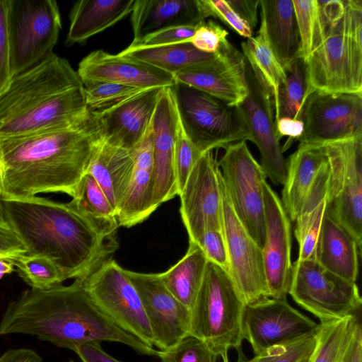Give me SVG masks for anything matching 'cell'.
Returning a JSON list of instances; mask_svg holds the SVG:
<instances>
[{"label":"cell","instance_id":"cell-1","mask_svg":"<svg viewBox=\"0 0 362 362\" xmlns=\"http://www.w3.org/2000/svg\"><path fill=\"white\" fill-rule=\"evenodd\" d=\"M102 139L98 117L90 112L67 127L0 138L1 199L63 192L71 197Z\"/></svg>","mask_w":362,"mask_h":362},{"label":"cell","instance_id":"cell-2","mask_svg":"<svg viewBox=\"0 0 362 362\" xmlns=\"http://www.w3.org/2000/svg\"><path fill=\"white\" fill-rule=\"evenodd\" d=\"M6 219L26 248L57 267L63 281L83 280L111 259L117 230L90 220L69 203L30 197L2 199Z\"/></svg>","mask_w":362,"mask_h":362},{"label":"cell","instance_id":"cell-3","mask_svg":"<svg viewBox=\"0 0 362 362\" xmlns=\"http://www.w3.org/2000/svg\"><path fill=\"white\" fill-rule=\"evenodd\" d=\"M33 335L73 351L90 341H112L145 356L157 350L119 328L93 303L79 279L69 286L30 288L8 304L0 320V335Z\"/></svg>","mask_w":362,"mask_h":362},{"label":"cell","instance_id":"cell-4","mask_svg":"<svg viewBox=\"0 0 362 362\" xmlns=\"http://www.w3.org/2000/svg\"><path fill=\"white\" fill-rule=\"evenodd\" d=\"M89 114L77 71L52 53L13 76L0 94V138L71 127Z\"/></svg>","mask_w":362,"mask_h":362},{"label":"cell","instance_id":"cell-5","mask_svg":"<svg viewBox=\"0 0 362 362\" xmlns=\"http://www.w3.org/2000/svg\"><path fill=\"white\" fill-rule=\"evenodd\" d=\"M304 62V102L315 91L362 94L361 0H345L343 17Z\"/></svg>","mask_w":362,"mask_h":362},{"label":"cell","instance_id":"cell-6","mask_svg":"<svg viewBox=\"0 0 362 362\" xmlns=\"http://www.w3.org/2000/svg\"><path fill=\"white\" fill-rule=\"evenodd\" d=\"M245 307L229 273L208 260L191 310L189 335L203 341L222 362H230L229 350L242 349Z\"/></svg>","mask_w":362,"mask_h":362},{"label":"cell","instance_id":"cell-7","mask_svg":"<svg viewBox=\"0 0 362 362\" xmlns=\"http://www.w3.org/2000/svg\"><path fill=\"white\" fill-rule=\"evenodd\" d=\"M171 88L185 131L202 153L250 141V132L238 107L184 84Z\"/></svg>","mask_w":362,"mask_h":362},{"label":"cell","instance_id":"cell-8","mask_svg":"<svg viewBox=\"0 0 362 362\" xmlns=\"http://www.w3.org/2000/svg\"><path fill=\"white\" fill-rule=\"evenodd\" d=\"M7 26L13 77L53 53L62 29L57 3L8 0Z\"/></svg>","mask_w":362,"mask_h":362},{"label":"cell","instance_id":"cell-9","mask_svg":"<svg viewBox=\"0 0 362 362\" xmlns=\"http://www.w3.org/2000/svg\"><path fill=\"white\" fill-rule=\"evenodd\" d=\"M323 145L329 170L326 211L361 248L362 135Z\"/></svg>","mask_w":362,"mask_h":362},{"label":"cell","instance_id":"cell-10","mask_svg":"<svg viewBox=\"0 0 362 362\" xmlns=\"http://www.w3.org/2000/svg\"><path fill=\"white\" fill-rule=\"evenodd\" d=\"M288 294L320 323L355 315L362 303L356 282L330 272L314 258L293 264Z\"/></svg>","mask_w":362,"mask_h":362},{"label":"cell","instance_id":"cell-11","mask_svg":"<svg viewBox=\"0 0 362 362\" xmlns=\"http://www.w3.org/2000/svg\"><path fill=\"white\" fill-rule=\"evenodd\" d=\"M233 209L250 236L262 249L265 214L262 185L267 175L246 141L228 145L218 161Z\"/></svg>","mask_w":362,"mask_h":362},{"label":"cell","instance_id":"cell-12","mask_svg":"<svg viewBox=\"0 0 362 362\" xmlns=\"http://www.w3.org/2000/svg\"><path fill=\"white\" fill-rule=\"evenodd\" d=\"M81 281L105 315L125 332L153 347V334L140 297L123 268L109 259Z\"/></svg>","mask_w":362,"mask_h":362},{"label":"cell","instance_id":"cell-13","mask_svg":"<svg viewBox=\"0 0 362 362\" xmlns=\"http://www.w3.org/2000/svg\"><path fill=\"white\" fill-rule=\"evenodd\" d=\"M218 180L222 200V230L230 278L245 305L269 298L262 249L236 215L219 168Z\"/></svg>","mask_w":362,"mask_h":362},{"label":"cell","instance_id":"cell-14","mask_svg":"<svg viewBox=\"0 0 362 362\" xmlns=\"http://www.w3.org/2000/svg\"><path fill=\"white\" fill-rule=\"evenodd\" d=\"M301 144H320L362 135V94L315 91L301 113Z\"/></svg>","mask_w":362,"mask_h":362},{"label":"cell","instance_id":"cell-15","mask_svg":"<svg viewBox=\"0 0 362 362\" xmlns=\"http://www.w3.org/2000/svg\"><path fill=\"white\" fill-rule=\"evenodd\" d=\"M245 78L247 95L238 106L250 132V141L257 147L261 166L275 185H284L287 159L280 145L274 123V108L269 92L259 83L246 60Z\"/></svg>","mask_w":362,"mask_h":362},{"label":"cell","instance_id":"cell-16","mask_svg":"<svg viewBox=\"0 0 362 362\" xmlns=\"http://www.w3.org/2000/svg\"><path fill=\"white\" fill-rule=\"evenodd\" d=\"M244 54L224 41L214 56L174 74L177 83L204 92L233 107L239 106L247 95Z\"/></svg>","mask_w":362,"mask_h":362},{"label":"cell","instance_id":"cell-17","mask_svg":"<svg viewBox=\"0 0 362 362\" xmlns=\"http://www.w3.org/2000/svg\"><path fill=\"white\" fill-rule=\"evenodd\" d=\"M124 270L140 297L153 346L160 351L168 350L189 335L191 310L168 290L159 274Z\"/></svg>","mask_w":362,"mask_h":362},{"label":"cell","instance_id":"cell-18","mask_svg":"<svg viewBox=\"0 0 362 362\" xmlns=\"http://www.w3.org/2000/svg\"><path fill=\"white\" fill-rule=\"evenodd\" d=\"M218 170V161L213 151L205 152L194 164L179 194L180 214L189 241L195 243L207 230H222Z\"/></svg>","mask_w":362,"mask_h":362},{"label":"cell","instance_id":"cell-19","mask_svg":"<svg viewBox=\"0 0 362 362\" xmlns=\"http://www.w3.org/2000/svg\"><path fill=\"white\" fill-rule=\"evenodd\" d=\"M319 326L286 299L269 298L245 305L243 337L257 354L274 344L316 332Z\"/></svg>","mask_w":362,"mask_h":362},{"label":"cell","instance_id":"cell-20","mask_svg":"<svg viewBox=\"0 0 362 362\" xmlns=\"http://www.w3.org/2000/svg\"><path fill=\"white\" fill-rule=\"evenodd\" d=\"M265 239L262 249L270 298L286 299L291 281V221L281 198L264 182Z\"/></svg>","mask_w":362,"mask_h":362},{"label":"cell","instance_id":"cell-21","mask_svg":"<svg viewBox=\"0 0 362 362\" xmlns=\"http://www.w3.org/2000/svg\"><path fill=\"white\" fill-rule=\"evenodd\" d=\"M76 71L81 83L105 81L146 89L176 85L173 76L168 72L136 59L102 49L83 58Z\"/></svg>","mask_w":362,"mask_h":362},{"label":"cell","instance_id":"cell-22","mask_svg":"<svg viewBox=\"0 0 362 362\" xmlns=\"http://www.w3.org/2000/svg\"><path fill=\"white\" fill-rule=\"evenodd\" d=\"M171 87L163 89L152 119L153 204L156 209L179 194L175 170V114Z\"/></svg>","mask_w":362,"mask_h":362},{"label":"cell","instance_id":"cell-23","mask_svg":"<svg viewBox=\"0 0 362 362\" xmlns=\"http://www.w3.org/2000/svg\"><path fill=\"white\" fill-rule=\"evenodd\" d=\"M163 88H148L107 110L94 112L99 119L102 139L111 145L133 150L151 122Z\"/></svg>","mask_w":362,"mask_h":362},{"label":"cell","instance_id":"cell-24","mask_svg":"<svg viewBox=\"0 0 362 362\" xmlns=\"http://www.w3.org/2000/svg\"><path fill=\"white\" fill-rule=\"evenodd\" d=\"M210 17L204 0H135L131 13L132 46L158 30L180 25H197Z\"/></svg>","mask_w":362,"mask_h":362},{"label":"cell","instance_id":"cell-25","mask_svg":"<svg viewBox=\"0 0 362 362\" xmlns=\"http://www.w3.org/2000/svg\"><path fill=\"white\" fill-rule=\"evenodd\" d=\"M133 150V173L125 195L116 211L119 226L127 228L141 223L156 209L153 204L152 120Z\"/></svg>","mask_w":362,"mask_h":362},{"label":"cell","instance_id":"cell-26","mask_svg":"<svg viewBox=\"0 0 362 362\" xmlns=\"http://www.w3.org/2000/svg\"><path fill=\"white\" fill-rule=\"evenodd\" d=\"M361 251L350 234L325 211L313 258L330 272L356 282Z\"/></svg>","mask_w":362,"mask_h":362},{"label":"cell","instance_id":"cell-27","mask_svg":"<svg viewBox=\"0 0 362 362\" xmlns=\"http://www.w3.org/2000/svg\"><path fill=\"white\" fill-rule=\"evenodd\" d=\"M135 0H80L69 13L67 46L83 44L131 14Z\"/></svg>","mask_w":362,"mask_h":362},{"label":"cell","instance_id":"cell-28","mask_svg":"<svg viewBox=\"0 0 362 362\" xmlns=\"http://www.w3.org/2000/svg\"><path fill=\"white\" fill-rule=\"evenodd\" d=\"M270 46L286 73L300 56V39L293 0H260Z\"/></svg>","mask_w":362,"mask_h":362},{"label":"cell","instance_id":"cell-29","mask_svg":"<svg viewBox=\"0 0 362 362\" xmlns=\"http://www.w3.org/2000/svg\"><path fill=\"white\" fill-rule=\"evenodd\" d=\"M134 167V150L101 139L87 173L95 178L115 211L125 195Z\"/></svg>","mask_w":362,"mask_h":362},{"label":"cell","instance_id":"cell-30","mask_svg":"<svg viewBox=\"0 0 362 362\" xmlns=\"http://www.w3.org/2000/svg\"><path fill=\"white\" fill-rule=\"evenodd\" d=\"M327 161L325 146L320 144H300L287 159L281 199L291 222H294L317 173Z\"/></svg>","mask_w":362,"mask_h":362},{"label":"cell","instance_id":"cell-31","mask_svg":"<svg viewBox=\"0 0 362 362\" xmlns=\"http://www.w3.org/2000/svg\"><path fill=\"white\" fill-rule=\"evenodd\" d=\"M329 170L325 163L317 173L294 221V234L298 244L296 260L313 258L322 220L327 209Z\"/></svg>","mask_w":362,"mask_h":362},{"label":"cell","instance_id":"cell-32","mask_svg":"<svg viewBox=\"0 0 362 362\" xmlns=\"http://www.w3.org/2000/svg\"><path fill=\"white\" fill-rule=\"evenodd\" d=\"M207 262L199 245L189 241L186 255L168 270L159 274L168 290L190 310L201 287Z\"/></svg>","mask_w":362,"mask_h":362},{"label":"cell","instance_id":"cell-33","mask_svg":"<svg viewBox=\"0 0 362 362\" xmlns=\"http://www.w3.org/2000/svg\"><path fill=\"white\" fill-rule=\"evenodd\" d=\"M241 47L253 74L272 95L275 115L279 88L286 79V73L270 46L263 22L257 35L243 42Z\"/></svg>","mask_w":362,"mask_h":362},{"label":"cell","instance_id":"cell-34","mask_svg":"<svg viewBox=\"0 0 362 362\" xmlns=\"http://www.w3.org/2000/svg\"><path fill=\"white\" fill-rule=\"evenodd\" d=\"M119 54L136 59L172 75L214 56V54L197 49L190 42L156 47L129 45Z\"/></svg>","mask_w":362,"mask_h":362},{"label":"cell","instance_id":"cell-35","mask_svg":"<svg viewBox=\"0 0 362 362\" xmlns=\"http://www.w3.org/2000/svg\"><path fill=\"white\" fill-rule=\"evenodd\" d=\"M358 323L356 315L320 323L311 362H344Z\"/></svg>","mask_w":362,"mask_h":362},{"label":"cell","instance_id":"cell-36","mask_svg":"<svg viewBox=\"0 0 362 362\" xmlns=\"http://www.w3.org/2000/svg\"><path fill=\"white\" fill-rule=\"evenodd\" d=\"M69 204L98 225L112 230L119 226L116 211L95 178L86 173Z\"/></svg>","mask_w":362,"mask_h":362},{"label":"cell","instance_id":"cell-37","mask_svg":"<svg viewBox=\"0 0 362 362\" xmlns=\"http://www.w3.org/2000/svg\"><path fill=\"white\" fill-rule=\"evenodd\" d=\"M306 87L305 64L298 57L286 72V79L279 88L278 110L274 115V122L281 117L301 120Z\"/></svg>","mask_w":362,"mask_h":362},{"label":"cell","instance_id":"cell-38","mask_svg":"<svg viewBox=\"0 0 362 362\" xmlns=\"http://www.w3.org/2000/svg\"><path fill=\"white\" fill-rule=\"evenodd\" d=\"M318 329L316 332L274 344L255 354L251 358H247L240 349L237 351L236 362H300L308 358L314 352L317 345Z\"/></svg>","mask_w":362,"mask_h":362},{"label":"cell","instance_id":"cell-39","mask_svg":"<svg viewBox=\"0 0 362 362\" xmlns=\"http://www.w3.org/2000/svg\"><path fill=\"white\" fill-rule=\"evenodd\" d=\"M88 110L101 112L148 89L105 81L82 83Z\"/></svg>","mask_w":362,"mask_h":362},{"label":"cell","instance_id":"cell-40","mask_svg":"<svg viewBox=\"0 0 362 362\" xmlns=\"http://www.w3.org/2000/svg\"><path fill=\"white\" fill-rule=\"evenodd\" d=\"M6 259L17 267L18 275L31 288L45 290L62 284L57 267L45 257L21 254Z\"/></svg>","mask_w":362,"mask_h":362},{"label":"cell","instance_id":"cell-41","mask_svg":"<svg viewBox=\"0 0 362 362\" xmlns=\"http://www.w3.org/2000/svg\"><path fill=\"white\" fill-rule=\"evenodd\" d=\"M173 99L175 114V170L178 193L180 194L194 164L203 153L197 148L188 136L181 120L174 95Z\"/></svg>","mask_w":362,"mask_h":362},{"label":"cell","instance_id":"cell-42","mask_svg":"<svg viewBox=\"0 0 362 362\" xmlns=\"http://www.w3.org/2000/svg\"><path fill=\"white\" fill-rule=\"evenodd\" d=\"M160 362H218V357L201 339L187 335L173 347L157 351Z\"/></svg>","mask_w":362,"mask_h":362},{"label":"cell","instance_id":"cell-43","mask_svg":"<svg viewBox=\"0 0 362 362\" xmlns=\"http://www.w3.org/2000/svg\"><path fill=\"white\" fill-rule=\"evenodd\" d=\"M300 39L299 57L306 60L313 52L317 13V0H293Z\"/></svg>","mask_w":362,"mask_h":362},{"label":"cell","instance_id":"cell-44","mask_svg":"<svg viewBox=\"0 0 362 362\" xmlns=\"http://www.w3.org/2000/svg\"><path fill=\"white\" fill-rule=\"evenodd\" d=\"M228 33L213 20L200 23L189 42L198 50L207 53H216L226 41Z\"/></svg>","mask_w":362,"mask_h":362},{"label":"cell","instance_id":"cell-45","mask_svg":"<svg viewBox=\"0 0 362 362\" xmlns=\"http://www.w3.org/2000/svg\"><path fill=\"white\" fill-rule=\"evenodd\" d=\"M195 243L204 252L209 261L229 273L228 255L222 230H207Z\"/></svg>","mask_w":362,"mask_h":362},{"label":"cell","instance_id":"cell-46","mask_svg":"<svg viewBox=\"0 0 362 362\" xmlns=\"http://www.w3.org/2000/svg\"><path fill=\"white\" fill-rule=\"evenodd\" d=\"M210 16L218 18L240 35L250 38L252 30L224 0H204Z\"/></svg>","mask_w":362,"mask_h":362},{"label":"cell","instance_id":"cell-47","mask_svg":"<svg viewBox=\"0 0 362 362\" xmlns=\"http://www.w3.org/2000/svg\"><path fill=\"white\" fill-rule=\"evenodd\" d=\"M8 3V0H0V94L12 78L7 26Z\"/></svg>","mask_w":362,"mask_h":362},{"label":"cell","instance_id":"cell-48","mask_svg":"<svg viewBox=\"0 0 362 362\" xmlns=\"http://www.w3.org/2000/svg\"><path fill=\"white\" fill-rule=\"evenodd\" d=\"M199 25L174 26L160 30L146 36L135 46L156 47L189 42Z\"/></svg>","mask_w":362,"mask_h":362},{"label":"cell","instance_id":"cell-49","mask_svg":"<svg viewBox=\"0 0 362 362\" xmlns=\"http://www.w3.org/2000/svg\"><path fill=\"white\" fill-rule=\"evenodd\" d=\"M25 252V245L11 228L0 224V257L6 259Z\"/></svg>","mask_w":362,"mask_h":362},{"label":"cell","instance_id":"cell-50","mask_svg":"<svg viewBox=\"0 0 362 362\" xmlns=\"http://www.w3.org/2000/svg\"><path fill=\"white\" fill-rule=\"evenodd\" d=\"M100 344L98 341L88 342L78 346L74 352L82 362H123L108 354Z\"/></svg>","mask_w":362,"mask_h":362},{"label":"cell","instance_id":"cell-51","mask_svg":"<svg viewBox=\"0 0 362 362\" xmlns=\"http://www.w3.org/2000/svg\"><path fill=\"white\" fill-rule=\"evenodd\" d=\"M275 123L276 132L281 139L282 136H288V140L282 148L284 151L291 144V141L298 140L303 132V122L287 117H279Z\"/></svg>","mask_w":362,"mask_h":362},{"label":"cell","instance_id":"cell-52","mask_svg":"<svg viewBox=\"0 0 362 362\" xmlns=\"http://www.w3.org/2000/svg\"><path fill=\"white\" fill-rule=\"evenodd\" d=\"M233 11L251 28H255L258 23L257 8L259 0H230L226 1Z\"/></svg>","mask_w":362,"mask_h":362},{"label":"cell","instance_id":"cell-53","mask_svg":"<svg viewBox=\"0 0 362 362\" xmlns=\"http://www.w3.org/2000/svg\"><path fill=\"white\" fill-rule=\"evenodd\" d=\"M0 362H42L41 356L28 348L10 349L0 356Z\"/></svg>","mask_w":362,"mask_h":362},{"label":"cell","instance_id":"cell-54","mask_svg":"<svg viewBox=\"0 0 362 362\" xmlns=\"http://www.w3.org/2000/svg\"><path fill=\"white\" fill-rule=\"evenodd\" d=\"M344 362H362V332L360 323L356 325Z\"/></svg>","mask_w":362,"mask_h":362},{"label":"cell","instance_id":"cell-55","mask_svg":"<svg viewBox=\"0 0 362 362\" xmlns=\"http://www.w3.org/2000/svg\"><path fill=\"white\" fill-rule=\"evenodd\" d=\"M14 265L11 262L0 257V279H1L5 274H8L14 272Z\"/></svg>","mask_w":362,"mask_h":362},{"label":"cell","instance_id":"cell-56","mask_svg":"<svg viewBox=\"0 0 362 362\" xmlns=\"http://www.w3.org/2000/svg\"><path fill=\"white\" fill-rule=\"evenodd\" d=\"M0 224H2V225H7L8 224L7 221H6V219L4 208L3 203H2L1 197H0Z\"/></svg>","mask_w":362,"mask_h":362},{"label":"cell","instance_id":"cell-57","mask_svg":"<svg viewBox=\"0 0 362 362\" xmlns=\"http://www.w3.org/2000/svg\"><path fill=\"white\" fill-rule=\"evenodd\" d=\"M4 192V184H3V171L2 167L0 162V197L1 198Z\"/></svg>","mask_w":362,"mask_h":362},{"label":"cell","instance_id":"cell-58","mask_svg":"<svg viewBox=\"0 0 362 362\" xmlns=\"http://www.w3.org/2000/svg\"><path fill=\"white\" fill-rule=\"evenodd\" d=\"M311 358H312V355L310 356L308 358H306L300 361V362H311Z\"/></svg>","mask_w":362,"mask_h":362},{"label":"cell","instance_id":"cell-59","mask_svg":"<svg viewBox=\"0 0 362 362\" xmlns=\"http://www.w3.org/2000/svg\"><path fill=\"white\" fill-rule=\"evenodd\" d=\"M69 362H74V361H69Z\"/></svg>","mask_w":362,"mask_h":362}]
</instances>
